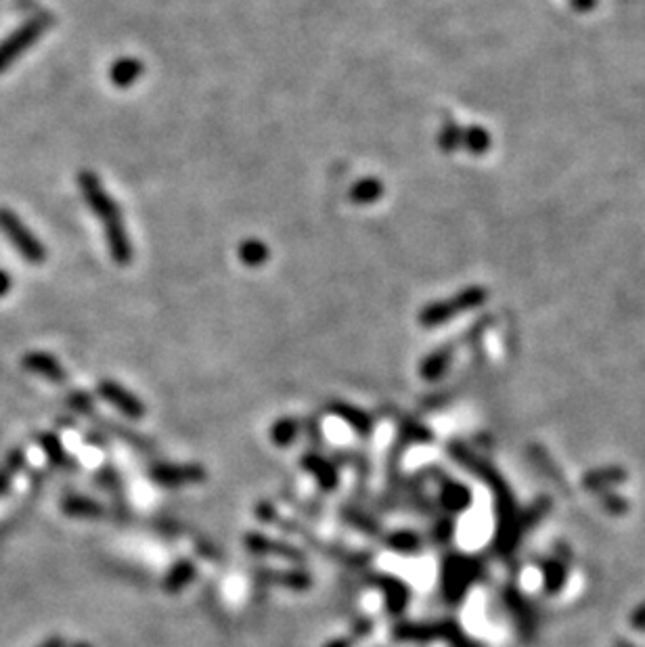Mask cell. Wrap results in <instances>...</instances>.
Wrapping results in <instances>:
<instances>
[{"label": "cell", "instance_id": "obj_1", "mask_svg": "<svg viewBox=\"0 0 645 647\" xmlns=\"http://www.w3.org/2000/svg\"><path fill=\"white\" fill-rule=\"evenodd\" d=\"M78 187L84 202H86L88 208L93 210V214L99 218V223L103 224L112 260L118 264V267H128V264L132 262L134 250L124 223V214H122L118 202L109 196V191L103 187L101 178L96 177L93 170H82L78 174Z\"/></svg>", "mask_w": 645, "mask_h": 647}, {"label": "cell", "instance_id": "obj_2", "mask_svg": "<svg viewBox=\"0 0 645 647\" xmlns=\"http://www.w3.org/2000/svg\"><path fill=\"white\" fill-rule=\"evenodd\" d=\"M55 23L53 13H36L28 22H23L19 28L11 32L5 41H0V74L6 72L23 53H28L32 44L41 41L47 34V30Z\"/></svg>", "mask_w": 645, "mask_h": 647}, {"label": "cell", "instance_id": "obj_3", "mask_svg": "<svg viewBox=\"0 0 645 647\" xmlns=\"http://www.w3.org/2000/svg\"><path fill=\"white\" fill-rule=\"evenodd\" d=\"M486 289L480 286H469L461 289L459 294L444 302H432L425 306L422 313H419V323L425 327H438L444 325V323L453 321L457 314L469 313V310L480 308L484 302H486Z\"/></svg>", "mask_w": 645, "mask_h": 647}, {"label": "cell", "instance_id": "obj_4", "mask_svg": "<svg viewBox=\"0 0 645 647\" xmlns=\"http://www.w3.org/2000/svg\"><path fill=\"white\" fill-rule=\"evenodd\" d=\"M0 232L9 239L19 256L30 264H42L47 260V248L38 239L28 224L9 208H0Z\"/></svg>", "mask_w": 645, "mask_h": 647}, {"label": "cell", "instance_id": "obj_5", "mask_svg": "<svg viewBox=\"0 0 645 647\" xmlns=\"http://www.w3.org/2000/svg\"><path fill=\"white\" fill-rule=\"evenodd\" d=\"M96 392H99L109 405H114L115 409H120L122 413H124V415L132 417V419L143 417V413H145L143 403H141V400L134 396V394L128 392L126 387H122L120 384H115V381L101 379L99 386H96Z\"/></svg>", "mask_w": 645, "mask_h": 647}, {"label": "cell", "instance_id": "obj_6", "mask_svg": "<svg viewBox=\"0 0 645 647\" xmlns=\"http://www.w3.org/2000/svg\"><path fill=\"white\" fill-rule=\"evenodd\" d=\"M22 365H23L25 371L42 375V378L55 381V384H63V381H66V378H68L66 369H63L61 362L49 352H38V351L36 352H28L22 359Z\"/></svg>", "mask_w": 645, "mask_h": 647}, {"label": "cell", "instance_id": "obj_7", "mask_svg": "<svg viewBox=\"0 0 645 647\" xmlns=\"http://www.w3.org/2000/svg\"><path fill=\"white\" fill-rule=\"evenodd\" d=\"M143 74V61L137 59V57H120V59L114 61L112 69H109V80H112L115 88H131Z\"/></svg>", "mask_w": 645, "mask_h": 647}, {"label": "cell", "instance_id": "obj_8", "mask_svg": "<svg viewBox=\"0 0 645 647\" xmlns=\"http://www.w3.org/2000/svg\"><path fill=\"white\" fill-rule=\"evenodd\" d=\"M384 196V183L376 177L360 178L359 183L350 187V202L359 205L376 204L379 197Z\"/></svg>", "mask_w": 645, "mask_h": 647}, {"label": "cell", "instance_id": "obj_9", "mask_svg": "<svg viewBox=\"0 0 645 647\" xmlns=\"http://www.w3.org/2000/svg\"><path fill=\"white\" fill-rule=\"evenodd\" d=\"M493 145V139L482 126H469L463 128V149L472 155H484Z\"/></svg>", "mask_w": 645, "mask_h": 647}, {"label": "cell", "instance_id": "obj_10", "mask_svg": "<svg viewBox=\"0 0 645 647\" xmlns=\"http://www.w3.org/2000/svg\"><path fill=\"white\" fill-rule=\"evenodd\" d=\"M270 251L267 248V243H262L260 239H248V241H243L240 245V258L243 264H248V267L256 269V267H262L264 262L268 260Z\"/></svg>", "mask_w": 645, "mask_h": 647}, {"label": "cell", "instance_id": "obj_11", "mask_svg": "<svg viewBox=\"0 0 645 647\" xmlns=\"http://www.w3.org/2000/svg\"><path fill=\"white\" fill-rule=\"evenodd\" d=\"M438 147L444 153H455L457 149L463 147V128L453 120L444 122L441 134H438Z\"/></svg>", "mask_w": 645, "mask_h": 647}, {"label": "cell", "instance_id": "obj_12", "mask_svg": "<svg viewBox=\"0 0 645 647\" xmlns=\"http://www.w3.org/2000/svg\"><path fill=\"white\" fill-rule=\"evenodd\" d=\"M63 511L69 515H80V517L101 515L99 505L90 499H84V497H69V499L63 501Z\"/></svg>", "mask_w": 645, "mask_h": 647}, {"label": "cell", "instance_id": "obj_13", "mask_svg": "<svg viewBox=\"0 0 645 647\" xmlns=\"http://www.w3.org/2000/svg\"><path fill=\"white\" fill-rule=\"evenodd\" d=\"M41 444H42V449H44V452H47V457L50 459V461L57 463V465L66 463V451H63L61 440L57 438L55 433L44 432L41 436Z\"/></svg>", "mask_w": 645, "mask_h": 647}, {"label": "cell", "instance_id": "obj_14", "mask_svg": "<svg viewBox=\"0 0 645 647\" xmlns=\"http://www.w3.org/2000/svg\"><path fill=\"white\" fill-rule=\"evenodd\" d=\"M449 359H450V352L447 351V348H444V351L434 352L428 360H425L422 373L425 375V378H438V375L447 369Z\"/></svg>", "mask_w": 645, "mask_h": 647}, {"label": "cell", "instance_id": "obj_15", "mask_svg": "<svg viewBox=\"0 0 645 647\" xmlns=\"http://www.w3.org/2000/svg\"><path fill=\"white\" fill-rule=\"evenodd\" d=\"M68 403H69V406H72V409H76V411H88L90 406H93V403H90V396H88V394H84V392L69 394Z\"/></svg>", "mask_w": 645, "mask_h": 647}, {"label": "cell", "instance_id": "obj_16", "mask_svg": "<svg viewBox=\"0 0 645 647\" xmlns=\"http://www.w3.org/2000/svg\"><path fill=\"white\" fill-rule=\"evenodd\" d=\"M11 287H13V279H11V275L6 273V270L0 269V297H5L6 294H9Z\"/></svg>", "mask_w": 645, "mask_h": 647}, {"label": "cell", "instance_id": "obj_17", "mask_svg": "<svg viewBox=\"0 0 645 647\" xmlns=\"http://www.w3.org/2000/svg\"><path fill=\"white\" fill-rule=\"evenodd\" d=\"M38 647H66V642H63V637L53 635V637H49L47 642L41 643Z\"/></svg>", "mask_w": 645, "mask_h": 647}, {"label": "cell", "instance_id": "obj_18", "mask_svg": "<svg viewBox=\"0 0 645 647\" xmlns=\"http://www.w3.org/2000/svg\"><path fill=\"white\" fill-rule=\"evenodd\" d=\"M572 3L580 11H589V9H593V6H595V0H572Z\"/></svg>", "mask_w": 645, "mask_h": 647}, {"label": "cell", "instance_id": "obj_19", "mask_svg": "<svg viewBox=\"0 0 645 647\" xmlns=\"http://www.w3.org/2000/svg\"><path fill=\"white\" fill-rule=\"evenodd\" d=\"M6 488H9V474L0 471V495H3Z\"/></svg>", "mask_w": 645, "mask_h": 647}, {"label": "cell", "instance_id": "obj_20", "mask_svg": "<svg viewBox=\"0 0 645 647\" xmlns=\"http://www.w3.org/2000/svg\"><path fill=\"white\" fill-rule=\"evenodd\" d=\"M74 647H90V645L88 643H76Z\"/></svg>", "mask_w": 645, "mask_h": 647}]
</instances>
